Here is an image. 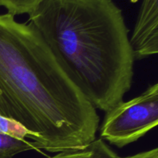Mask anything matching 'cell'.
<instances>
[{"mask_svg": "<svg viewBox=\"0 0 158 158\" xmlns=\"http://www.w3.org/2000/svg\"><path fill=\"white\" fill-rule=\"evenodd\" d=\"M0 134L20 140H34L32 134L23 125L15 120L2 116H0Z\"/></svg>", "mask_w": 158, "mask_h": 158, "instance_id": "8992f818", "label": "cell"}, {"mask_svg": "<svg viewBox=\"0 0 158 158\" xmlns=\"http://www.w3.org/2000/svg\"><path fill=\"white\" fill-rule=\"evenodd\" d=\"M89 152L88 149L84 151H63V152L57 153L53 157L48 158H88Z\"/></svg>", "mask_w": 158, "mask_h": 158, "instance_id": "9c48e42d", "label": "cell"}, {"mask_svg": "<svg viewBox=\"0 0 158 158\" xmlns=\"http://www.w3.org/2000/svg\"><path fill=\"white\" fill-rule=\"evenodd\" d=\"M86 149L89 152L88 158H122L100 137L96 138Z\"/></svg>", "mask_w": 158, "mask_h": 158, "instance_id": "ba28073f", "label": "cell"}, {"mask_svg": "<svg viewBox=\"0 0 158 158\" xmlns=\"http://www.w3.org/2000/svg\"><path fill=\"white\" fill-rule=\"evenodd\" d=\"M41 0H0V7H4L8 13L18 15L30 14Z\"/></svg>", "mask_w": 158, "mask_h": 158, "instance_id": "52a82bcc", "label": "cell"}, {"mask_svg": "<svg viewBox=\"0 0 158 158\" xmlns=\"http://www.w3.org/2000/svg\"><path fill=\"white\" fill-rule=\"evenodd\" d=\"M130 43L135 60L157 54L158 0L142 1Z\"/></svg>", "mask_w": 158, "mask_h": 158, "instance_id": "277c9868", "label": "cell"}, {"mask_svg": "<svg viewBox=\"0 0 158 158\" xmlns=\"http://www.w3.org/2000/svg\"><path fill=\"white\" fill-rule=\"evenodd\" d=\"M0 116L23 125L37 150L84 151L97 138V110L66 76L31 23L0 15Z\"/></svg>", "mask_w": 158, "mask_h": 158, "instance_id": "6da1fadb", "label": "cell"}, {"mask_svg": "<svg viewBox=\"0 0 158 158\" xmlns=\"http://www.w3.org/2000/svg\"><path fill=\"white\" fill-rule=\"evenodd\" d=\"M65 73L107 112L131 89L134 56L121 9L113 0H41L29 14Z\"/></svg>", "mask_w": 158, "mask_h": 158, "instance_id": "7a4b0ae2", "label": "cell"}, {"mask_svg": "<svg viewBox=\"0 0 158 158\" xmlns=\"http://www.w3.org/2000/svg\"><path fill=\"white\" fill-rule=\"evenodd\" d=\"M37 150L33 142L0 134V158H13L20 153Z\"/></svg>", "mask_w": 158, "mask_h": 158, "instance_id": "5b68a950", "label": "cell"}, {"mask_svg": "<svg viewBox=\"0 0 158 158\" xmlns=\"http://www.w3.org/2000/svg\"><path fill=\"white\" fill-rule=\"evenodd\" d=\"M122 158H158V149L157 148H154V149L149 150V151L138 153V154H136L134 155Z\"/></svg>", "mask_w": 158, "mask_h": 158, "instance_id": "30bf717a", "label": "cell"}, {"mask_svg": "<svg viewBox=\"0 0 158 158\" xmlns=\"http://www.w3.org/2000/svg\"><path fill=\"white\" fill-rule=\"evenodd\" d=\"M158 123V83L137 97L120 102L106 112L100 138L123 148L144 137Z\"/></svg>", "mask_w": 158, "mask_h": 158, "instance_id": "3957f363", "label": "cell"}]
</instances>
